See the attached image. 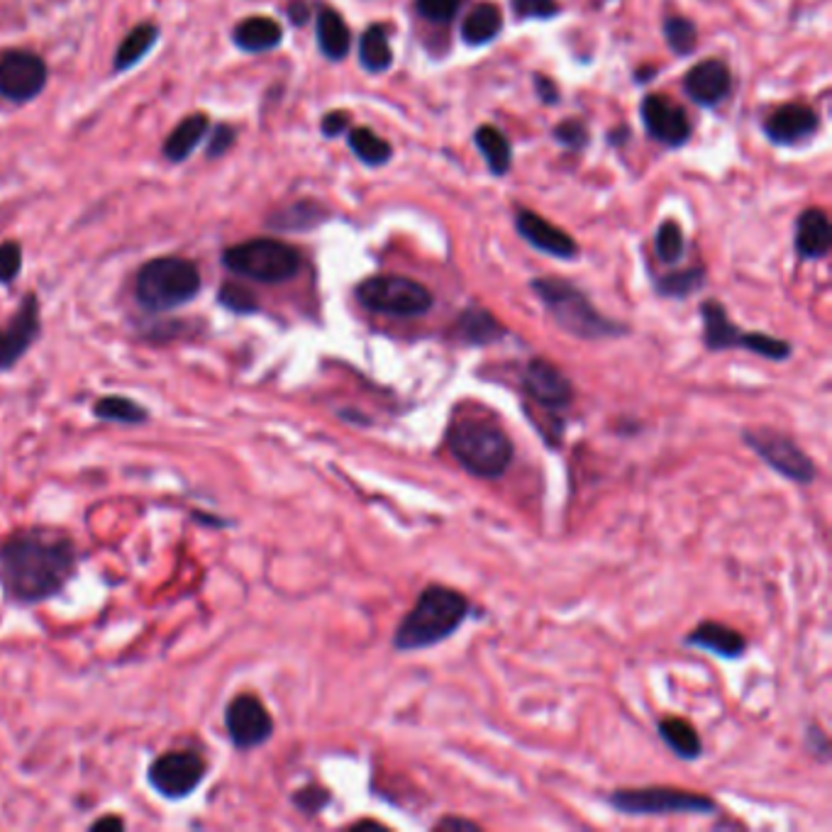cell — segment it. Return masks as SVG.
Listing matches in <instances>:
<instances>
[{
  "mask_svg": "<svg viewBox=\"0 0 832 832\" xmlns=\"http://www.w3.org/2000/svg\"><path fill=\"white\" fill-rule=\"evenodd\" d=\"M76 569L72 539L49 530H23L0 545V584L23 604L57 596Z\"/></svg>",
  "mask_w": 832,
  "mask_h": 832,
  "instance_id": "6da1fadb",
  "label": "cell"
},
{
  "mask_svg": "<svg viewBox=\"0 0 832 832\" xmlns=\"http://www.w3.org/2000/svg\"><path fill=\"white\" fill-rule=\"evenodd\" d=\"M469 613L471 606L464 594L443 584H430L420 591L415 606L396 625L394 649L420 651L445 643L467 623Z\"/></svg>",
  "mask_w": 832,
  "mask_h": 832,
  "instance_id": "7a4b0ae2",
  "label": "cell"
},
{
  "mask_svg": "<svg viewBox=\"0 0 832 832\" xmlns=\"http://www.w3.org/2000/svg\"><path fill=\"white\" fill-rule=\"evenodd\" d=\"M535 296L543 300L549 315L555 318V323L576 339H586V343H598V339H616L630 335V327L618 320H610L604 313H598L594 303L586 298L581 288H576L571 281L545 276L535 278L533 284Z\"/></svg>",
  "mask_w": 832,
  "mask_h": 832,
  "instance_id": "3957f363",
  "label": "cell"
},
{
  "mask_svg": "<svg viewBox=\"0 0 832 832\" xmlns=\"http://www.w3.org/2000/svg\"><path fill=\"white\" fill-rule=\"evenodd\" d=\"M447 447L457 464L476 479H500L516 457L506 430L479 418L452 420L447 427Z\"/></svg>",
  "mask_w": 832,
  "mask_h": 832,
  "instance_id": "277c9868",
  "label": "cell"
},
{
  "mask_svg": "<svg viewBox=\"0 0 832 832\" xmlns=\"http://www.w3.org/2000/svg\"><path fill=\"white\" fill-rule=\"evenodd\" d=\"M200 290V274L184 257H159L137 274L135 296L147 310H174L194 300Z\"/></svg>",
  "mask_w": 832,
  "mask_h": 832,
  "instance_id": "5b68a950",
  "label": "cell"
},
{
  "mask_svg": "<svg viewBox=\"0 0 832 832\" xmlns=\"http://www.w3.org/2000/svg\"><path fill=\"white\" fill-rule=\"evenodd\" d=\"M223 262L233 274L259 281V284H286V281L296 278L303 266L296 247L272 237L249 239V243L229 247L223 254Z\"/></svg>",
  "mask_w": 832,
  "mask_h": 832,
  "instance_id": "8992f818",
  "label": "cell"
},
{
  "mask_svg": "<svg viewBox=\"0 0 832 832\" xmlns=\"http://www.w3.org/2000/svg\"><path fill=\"white\" fill-rule=\"evenodd\" d=\"M608 804L623 816H710L718 810L710 796L676 786L618 788Z\"/></svg>",
  "mask_w": 832,
  "mask_h": 832,
  "instance_id": "52a82bcc",
  "label": "cell"
},
{
  "mask_svg": "<svg viewBox=\"0 0 832 832\" xmlns=\"http://www.w3.org/2000/svg\"><path fill=\"white\" fill-rule=\"evenodd\" d=\"M355 296L371 313L388 318H420L435 306L433 294L423 284L396 274H381L362 281L355 288Z\"/></svg>",
  "mask_w": 832,
  "mask_h": 832,
  "instance_id": "ba28073f",
  "label": "cell"
},
{
  "mask_svg": "<svg viewBox=\"0 0 832 832\" xmlns=\"http://www.w3.org/2000/svg\"><path fill=\"white\" fill-rule=\"evenodd\" d=\"M742 439H745V445L761 462L774 469L779 476L791 481V484L810 486L818 479L814 459L786 433H779L774 427H747L742 430Z\"/></svg>",
  "mask_w": 832,
  "mask_h": 832,
  "instance_id": "9c48e42d",
  "label": "cell"
},
{
  "mask_svg": "<svg viewBox=\"0 0 832 832\" xmlns=\"http://www.w3.org/2000/svg\"><path fill=\"white\" fill-rule=\"evenodd\" d=\"M208 765L196 752H166L149 767V784L164 798H186L203 784Z\"/></svg>",
  "mask_w": 832,
  "mask_h": 832,
  "instance_id": "30bf717a",
  "label": "cell"
},
{
  "mask_svg": "<svg viewBox=\"0 0 832 832\" xmlns=\"http://www.w3.org/2000/svg\"><path fill=\"white\" fill-rule=\"evenodd\" d=\"M520 386L527 398L545 410H564L574 403V384L555 362L545 357H533L523 367Z\"/></svg>",
  "mask_w": 832,
  "mask_h": 832,
  "instance_id": "8fae6325",
  "label": "cell"
},
{
  "mask_svg": "<svg viewBox=\"0 0 832 832\" xmlns=\"http://www.w3.org/2000/svg\"><path fill=\"white\" fill-rule=\"evenodd\" d=\"M225 725L229 740L239 749H252L264 745L274 735V720L266 706L257 696H237L225 710Z\"/></svg>",
  "mask_w": 832,
  "mask_h": 832,
  "instance_id": "7c38bea8",
  "label": "cell"
},
{
  "mask_svg": "<svg viewBox=\"0 0 832 832\" xmlns=\"http://www.w3.org/2000/svg\"><path fill=\"white\" fill-rule=\"evenodd\" d=\"M47 84V64L33 52H8L0 59V96L13 103L33 100Z\"/></svg>",
  "mask_w": 832,
  "mask_h": 832,
  "instance_id": "4fadbf2b",
  "label": "cell"
},
{
  "mask_svg": "<svg viewBox=\"0 0 832 832\" xmlns=\"http://www.w3.org/2000/svg\"><path fill=\"white\" fill-rule=\"evenodd\" d=\"M643 123L651 139L661 145L681 147L691 137V123L686 110L667 96H647L643 100Z\"/></svg>",
  "mask_w": 832,
  "mask_h": 832,
  "instance_id": "5bb4252c",
  "label": "cell"
},
{
  "mask_svg": "<svg viewBox=\"0 0 832 832\" xmlns=\"http://www.w3.org/2000/svg\"><path fill=\"white\" fill-rule=\"evenodd\" d=\"M39 335V308L37 298L29 294L23 303H20L17 313L8 320V325L0 327V371L17 364V359L23 357L29 345L35 343Z\"/></svg>",
  "mask_w": 832,
  "mask_h": 832,
  "instance_id": "9a60e30c",
  "label": "cell"
},
{
  "mask_svg": "<svg viewBox=\"0 0 832 832\" xmlns=\"http://www.w3.org/2000/svg\"><path fill=\"white\" fill-rule=\"evenodd\" d=\"M516 229L525 243H530L535 249H539V252H545L555 259H574L579 254V245L564 233V229H559L543 215L533 213V210H518Z\"/></svg>",
  "mask_w": 832,
  "mask_h": 832,
  "instance_id": "2e32d148",
  "label": "cell"
},
{
  "mask_svg": "<svg viewBox=\"0 0 832 832\" xmlns=\"http://www.w3.org/2000/svg\"><path fill=\"white\" fill-rule=\"evenodd\" d=\"M688 98L698 105H718L733 91V74L720 59H704L684 78Z\"/></svg>",
  "mask_w": 832,
  "mask_h": 832,
  "instance_id": "e0dca14e",
  "label": "cell"
},
{
  "mask_svg": "<svg viewBox=\"0 0 832 832\" xmlns=\"http://www.w3.org/2000/svg\"><path fill=\"white\" fill-rule=\"evenodd\" d=\"M818 129V115L814 108L788 103L777 108L774 113L767 117L765 133L777 145H796L800 139L810 137Z\"/></svg>",
  "mask_w": 832,
  "mask_h": 832,
  "instance_id": "ac0fdd59",
  "label": "cell"
},
{
  "mask_svg": "<svg viewBox=\"0 0 832 832\" xmlns=\"http://www.w3.org/2000/svg\"><path fill=\"white\" fill-rule=\"evenodd\" d=\"M684 645L706 649L720 659H742L747 651L745 635L725 623H718V620H706V623L696 625L684 637Z\"/></svg>",
  "mask_w": 832,
  "mask_h": 832,
  "instance_id": "d6986e66",
  "label": "cell"
},
{
  "mask_svg": "<svg viewBox=\"0 0 832 832\" xmlns=\"http://www.w3.org/2000/svg\"><path fill=\"white\" fill-rule=\"evenodd\" d=\"M506 333L508 330L494 313H490V310L476 308V306L462 310L455 323V337L469 347H488L494 343H500V339L506 337Z\"/></svg>",
  "mask_w": 832,
  "mask_h": 832,
  "instance_id": "ffe728a7",
  "label": "cell"
},
{
  "mask_svg": "<svg viewBox=\"0 0 832 832\" xmlns=\"http://www.w3.org/2000/svg\"><path fill=\"white\" fill-rule=\"evenodd\" d=\"M700 318H704V343L708 352L740 349L742 335L745 333L728 318L720 300H706V303L700 306Z\"/></svg>",
  "mask_w": 832,
  "mask_h": 832,
  "instance_id": "44dd1931",
  "label": "cell"
},
{
  "mask_svg": "<svg viewBox=\"0 0 832 832\" xmlns=\"http://www.w3.org/2000/svg\"><path fill=\"white\" fill-rule=\"evenodd\" d=\"M832 227L825 210L810 208L798 218L796 249L804 259H820L830 252Z\"/></svg>",
  "mask_w": 832,
  "mask_h": 832,
  "instance_id": "7402d4cb",
  "label": "cell"
},
{
  "mask_svg": "<svg viewBox=\"0 0 832 832\" xmlns=\"http://www.w3.org/2000/svg\"><path fill=\"white\" fill-rule=\"evenodd\" d=\"M315 27L320 52H323L330 62H343L349 52V45H352V35H349V27L345 25V20L339 17L337 10L320 8Z\"/></svg>",
  "mask_w": 832,
  "mask_h": 832,
  "instance_id": "603a6c76",
  "label": "cell"
},
{
  "mask_svg": "<svg viewBox=\"0 0 832 832\" xmlns=\"http://www.w3.org/2000/svg\"><path fill=\"white\" fill-rule=\"evenodd\" d=\"M657 733L679 759L694 761L704 755V742H700L698 730L684 718H661L657 723Z\"/></svg>",
  "mask_w": 832,
  "mask_h": 832,
  "instance_id": "cb8c5ba5",
  "label": "cell"
},
{
  "mask_svg": "<svg viewBox=\"0 0 832 832\" xmlns=\"http://www.w3.org/2000/svg\"><path fill=\"white\" fill-rule=\"evenodd\" d=\"M233 39L245 52H269L281 45L284 29L272 17H247L235 27Z\"/></svg>",
  "mask_w": 832,
  "mask_h": 832,
  "instance_id": "d4e9b609",
  "label": "cell"
},
{
  "mask_svg": "<svg viewBox=\"0 0 832 832\" xmlns=\"http://www.w3.org/2000/svg\"><path fill=\"white\" fill-rule=\"evenodd\" d=\"M208 133V115L206 113H194L184 117L182 123L174 127V133L169 135L166 145H164V154L172 162H184V159L194 152V149L200 145V139Z\"/></svg>",
  "mask_w": 832,
  "mask_h": 832,
  "instance_id": "484cf974",
  "label": "cell"
},
{
  "mask_svg": "<svg viewBox=\"0 0 832 832\" xmlns=\"http://www.w3.org/2000/svg\"><path fill=\"white\" fill-rule=\"evenodd\" d=\"M504 29V17L494 3H479L462 23V39L471 47L488 45Z\"/></svg>",
  "mask_w": 832,
  "mask_h": 832,
  "instance_id": "4316f807",
  "label": "cell"
},
{
  "mask_svg": "<svg viewBox=\"0 0 832 832\" xmlns=\"http://www.w3.org/2000/svg\"><path fill=\"white\" fill-rule=\"evenodd\" d=\"M474 139H476L479 152L484 154V159H486L490 174L494 176L508 174L510 162H513V149H510L506 135L498 133L496 127L484 125V127L476 129Z\"/></svg>",
  "mask_w": 832,
  "mask_h": 832,
  "instance_id": "83f0119b",
  "label": "cell"
},
{
  "mask_svg": "<svg viewBox=\"0 0 832 832\" xmlns=\"http://www.w3.org/2000/svg\"><path fill=\"white\" fill-rule=\"evenodd\" d=\"M359 62H362V66L371 74L388 72L390 64H394L388 35L381 25H371L364 33L362 42H359Z\"/></svg>",
  "mask_w": 832,
  "mask_h": 832,
  "instance_id": "f1b7e54d",
  "label": "cell"
},
{
  "mask_svg": "<svg viewBox=\"0 0 832 832\" xmlns=\"http://www.w3.org/2000/svg\"><path fill=\"white\" fill-rule=\"evenodd\" d=\"M159 37V29L154 25H137L133 33H129L123 42H120L117 52H115V69L117 72H125V69H133L135 64L142 62V59L149 54V49L154 47Z\"/></svg>",
  "mask_w": 832,
  "mask_h": 832,
  "instance_id": "f546056e",
  "label": "cell"
},
{
  "mask_svg": "<svg viewBox=\"0 0 832 832\" xmlns=\"http://www.w3.org/2000/svg\"><path fill=\"white\" fill-rule=\"evenodd\" d=\"M349 149H352L359 162H364L367 166L386 164L390 154H394V149H390L386 139H381L374 129L369 127H357L349 133Z\"/></svg>",
  "mask_w": 832,
  "mask_h": 832,
  "instance_id": "4dcf8cb0",
  "label": "cell"
},
{
  "mask_svg": "<svg viewBox=\"0 0 832 832\" xmlns=\"http://www.w3.org/2000/svg\"><path fill=\"white\" fill-rule=\"evenodd\" d=\"M94 413L100 420H110V423H125V425H139L147 420V410L137 406L135 400L120 398V396H105L100 398L94 406Z\"/></svg>",
  "mask_w": 832,
  "mask_h": 832,
  "instance_id": "1f68e13d",
  "label": "cell"
},
{
  "mask_svg": "<svg viewBox=\"0 0 832 832\" xmlns=\"http://www.w3.org/2000/svg\"><path fill=\"white\" fill-rule=\"evenodd\" d=\"M706 284V272L700 266L681 269V272H671L657 281V294L665 298H688L691 294Z\"/></svg>",
  "mask_w": 832,
  "mask_h": 832,
  "instance_id": "d6a6232c",
  "label": "cell"
},
{
  "mask_svg": "<svg viewBox=\"0 0 832 832\" xmlns=\"http://www.w3.org/2000/svg\"><path fill=\"white\" fill-rule=\"evenodd\" d=\"M325 220V210L310 200H300V203L286 208L284 213L272 218V225L278 229H310Z\"/></svg>",
  "mask_w": 832,
  "mask_h": 832,
  "instance_id": "836d02e7",
  "label": "cell"
},
{
  "mask_svg": "<svg viewBox=\"0 0 832 832\" xmlns=\"http://www.w3.org/2000/svg\"><path fill=\"white\" fill-rule=\"evenodd\" d=\"M740 349H747V352L769 359V362H786V359L794 355V347H791L786 339L771 337L765 333H745L742 335Z\"/></svg>",
  "mask_w": 832,
  "mask_h": 832,
  "instance_id": "e575fe53",
  "label": "cell"
},
{
  "mask_svg": "<svg viewBox=\"0 0 832 832\" xmlns=\"http://www.w3.org/2000/svg\"><path fill=\"white\" fill-rule=\"evenodd\" d=\"M665 37L671 47V52L681 57L691 54L698 45V27L691 23L688 17H667L665 23Z\"/></svg>",
  "mask_w": 832,
  "mask_h": 832,
  "instance_id": "d590c367",
  "label": "cell"
},
{
  "mask_svg": "<svg viewBox=\"0 0 832 832\" xmlns=\"http://www.w3.org/2000/svg\"><path fill=\"white\" fill-rule=\"evenodd\" d=\"M684 233H681V225L674 223V220H665L659 225L657 235H655V249L657 257L665 264H676L681 257H684Z\"/></svg>",
  "mask_w": 832,
  "mask_h": 832,
  "instance_id": "8d00e7d4",
  "label": "cell"
},
{
  "mask_svg": "<svg viewBox=\"0 0 832 832\" xmlns=\"http://www.w3.org/2000/svg\"><path fill=\"white\" fill-rule=\"evenodd\" d=\"M220 303H223L227 310H233V313H239V315H249V313H257L259 310V300L252 290H247L245 286H237V284L223 286V290H220Z\"/></svg>",
  "mask_w": 832,
  "mask_h": 832,
  "instance_id": "74e56055",
  "label": "cell"
},
{
  "mask_svg": "<svg viewBox=\"0 0 832 832\" xmlns=\"http://www.w3.org/2000/svg\"><path fill=\"white\" fill-rule=\"evenodd\" d=\"M418 13L435 25H445L449 20H455L462 0H415Z\"/></svg>",
  "mask_w": 832,
  "mask_h": 832,
  "instance_id": "f35d334b",
  "label": "cell"
},
{
  "mask_svg": "<svg viewBox=\"0 0 832 832\" xmlns=\"http://www.w3.org/2000/svg\"><path fill=\"white\" fill-rule=\"evenodd\" d=\"M555 139L559 145H564L569 149H581L588 145V127L584 120L579 117H569L564 123H559L555 127Z\"/></svg>",
  "mask_w": 832,
  "mask_h": 832,
  "instance_id": "ab89813d",
  "label": "cell"
},
{
  "mask_svg": "<svg viewBox=\"0 0 832 832\" xmlns=\"http://www.w3.org/2000/svg\"><path fill=\"white\" fill-rule=\"evenodd\" d=\"M330 800H333V796H330V791L323 786H306V788H298L294 794V806L308 816L320 814Z\"/></svg>",
  "mask_w": 832,
  "mask_h": 832,
  "instance_id": "60d3db41",
  "label": "cell"
},
{
  "mask_svg": "<svg viewBox=\"0 0 832 832\" xmlns=\"http://www.w3.org/2000/svg\"><path fill=\"white\" fill-rule=\"evenodd\" d=\"M510 3H513V13L518 20H547L559 13L555 0H510Z\"/></svg>",
  "mask_w": 832,
  "mask_h": 832,
  "instance_id": "b9f144b4",
  "label": "cell"
},
{
  "mask_svg": "<svg viewBox=\"0 0 832 832\" xmlns=\"http://www.w3.org/2000/svg\"><path fill=\"white\" fill-rule=\"evenodd\" d=\"M23 266V252H20L17 243H3L0 245V284H10L20 274Z\"/></svg>",
  "mask_w": 832,
  "mask_h": 832,
  "instance_id": "7bdbcfd3",
  "label": "cell"
},
{
  "mask_svg": "<svg viewBox=\"0 0 832 832\" xmlns=\"http://www.w3.org/2000/svg\"><path fill=\"white\" fill-rule=\"evenodd\" d=\"M804 742H806V752L810 757H816L818 761H830V740L825 735V730L810 723L806 728V735H804Z\"/></svg>",
  "mask_w": 832,
  "mask_h": 832,
  "instance_id": "ee69618b",
  "label": "cell"
},
{
  "mask_svg": "<svg viewBox=\"0 0 832 832\" xmlns=\"http://www.w3.org/2000/svg\"><path fill=\"white\" fill-rule=\"evenodd\" d=\"M233 145H235V129L229 125H218V129L213 133V139H210L208 157L210 159L223 157Z\"/></svg>",
  "mask_w": 832,
  "mask_h": 832,
  "instance_id": "f6af8a7d",
  "label": "cell"
},
{
  "mask_svg": "<svg viewBox=\"0 0 832 832\" xmlns=\"http://www.w3.org/2000/svg\"><path fill=\"white\" fill-rule=\"evenodd\" d=\"M349 127V113H345V110H335V113H327L323 117V125H320V129H323L325 137H339L345 133V129Z\"/></svg>",
  "mask_w": 832,
  "mask_h": 832,
  "instance_id": "bcb514c9",
  "label": "cell"
},
{
  "mask_svg": "<svg viewBox=\"0 0 832 832\" xmlns=\"http://www.w3.org/2000/svg\"><path fill=\"white\" fill-rule=\"evenodd\" d=\"M535 91H537V98L543 100L545 105H557L559 103V88L555 86V82L545 74H535Z\"/></svg>",
  "mask_w": 832,
  "mask_h": 832,
  "instance_id": "7dc6e473",
  "label": "cell"
},
{
  "mask_svg": "<svg viewBox=\"0 0 832 832\" xmlns=\"http://www.w3.org/2000/svg\"><path fill=\"white\" fill-rule=\"evenodd\" d=\"M433 830H481V825L474 823V820H467V818H459V816H447L443 820H437Z\"/></svg>",
  "mask_w": 832,
  "mask_h": 832,
  "instance_id": "c3c4849f",
  "label": "cell"
},
{
  "mask_svg": "<svg viewBox=\"0 0 832 832\" xmlns=\"http://www.w3.org/2000/svg\"><path fill=\"white\" fill-rule=\"evenodd\" d=\"M288 17L294 25H306L310 20V5L306 3V0H294V3L288 5Z\"/></svg>",
  "mask_w": 832,
  "mask_h": 832,
  "instance_id": "681fc988",
  "label": "cell"
},
{
  "mask_svg": "<svg viewBox=\"0 0 832 832\" xmlns=\"http://www.w3.org/2000/svg\"><path fill=\"white\" fill-rule=\"evenodd\" d=\"M125 823L120 818H103V820H96V823L91 825V830H123Z\"/></svg>",
  "mask_w": 832,
  "mask_h": 832,
  "instance_id": "f907efd6",
  "label": "cell"
},
{
  "mask_svg": "<svg viewBox=\"0 0 832 832\" xmlns=\"http://www.w3.org/2000/svg\"><path fill=\"white\" fill-rule=\"evenodd\" d=\"M339 415H343L345 420H357V425H369V418L367 415L352 413V410H343V413H339Z\"/></svg>",
  "mask_w": 832,
  "mask_h": 832,
  "instance_id": "816d5d0a",
  "label": "cell"
},
{
  "mask_svg": "<svg viewBox=\"0 0 832 832\" xmlns=\"http://www.w3.org/2000/svg\"><path fill=\"white\" fill-rule=\"evenodd\" d=\"M655 74H657L655 69H639V72H637V82H639V84H645L647 78H649V76H655Z\"/></svg>",
  "mask_w": 832,
  "mask_h": 832,
  "instance_id": "f5cc1de1",
  "label": "cell"
}]
</instances>
